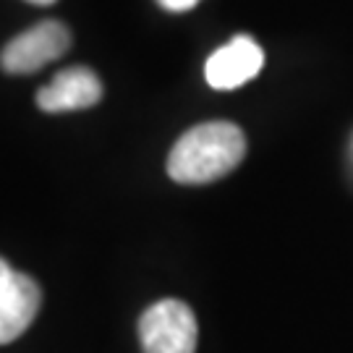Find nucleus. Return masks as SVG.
I'll return each mask as SVG.
<instances>
[{"label": "nucleus", "mask_w": 353, "mask_h": 353, "mask_svg": "<svg viewBox=\"0 0 353 353\" xmlns=\"http://www.w3.org/2000/svg\"><path fill=\"white\" fill-rule=\"evenodd\" d=\"M246 157V137L236 123L210 121L186 131L168 154V176L176 183L202 186L228 176Z\"/></svg>", "instance_id": "obj_1"}, {"label": "nucleus", "mask_w": 353, "mask_h": 353, "mask_svg": "<svg viewBox=\"0 0 353 353\" xmlns=\"http://www.w3.org/2000/svg\"><path fill=\"white\" fill-rule=\"evenodd\" d=\"M139 341L144 353H196V316L176 299L152 303L139 319Z\"/></svg>", "instance_id": "obj_2"}, {"label": "nucleus", "mask_w": 353, "mask_h": 353, "mask_svg": "<svg viewBox=\"0 0 353 353\" xmlns=\"http://www.w3.org/2000/svg\"><path fill=\"white\" fill-rule=\"evenodd\" d=\"M71 45V32L61 21H39L13 37L0 52L6 74H34L42 65L58 61Z\"/></svg>", "instance_id": "obj_3"}, {"label": "nucleus", "mask_w": 353, "mask_h": 353, "mask_svg": "<svg viewBox=\"0 0 353 353\" xmlns=\"http://www.w3.org/2000/svg\"><path fill=\"white\" fill-rule=\"evenodd\" d=\"M262 65H265L262 48L252 37L239 34L210 55L204 76L212 89H239L246 81H252L262 71Z\"/></svg>", "instance_id": "obj_4"}, {"label": "nucleus", "mask_w": 353, "mask_h": 353, "mask_svg": "<svg viewBox=\"0 0 353 353\" xmlns=\"http://www.w3.org/2000/svg\"><path fill=\"white\" fill-rule=\"evenodd\" d=\"M102 100V84L94 71L84 65L65 68L55 74L48 87L37 92V108L45 113H65V110H84Z\"/></svg>", "instance_id": "obj_5"}, {"label": "nucleus", "mask_w": 353, "mask_h": 353, "mask_svg": "<svg viewBox=\"0 0 353 353\" xmlns=\"http://www.w3.org/2000/svg\"><path fill=\"white\" fill-rule=\"evenodd\" d=\"M42 293L34 278L13 270L11 280L0 288V345L16 341L39 312Z\"/></svg>", "instance_id": "obj_6"}, {"label": "nucleus", "mask_w": 353, "mask_h": 353, "mask_svg": "<svg viewBox=\"0 0 353 353\" xmlns=\"http://www.w3.org/2000/svg\"><path fill=\"white\" fill-rule=\"evenodd\" d=\"M163 8H168V11H189V8H194L199 0H157Z\"/></svg>", "instance_id": "obj_7"}, {"label": "nucleus", "mask_w": 353, "mask_h": 353, "mask_svg": "<svg viewBox=\"0 0 353 353\" xmlns=\"http://www.w3.org/2000/svg\"><path fill=\"white\" fill-rule=\"evenodd\" d=\"M11 275H13V270L8 267V262H6V259H0V288L11 280Z\"/></svg>", "instance_id": "obj_8"}, {"label": "nucleus", "mask_w": 353, "mask_h": 353, "mask_svg": "<svg viewBox=\"0 0 353 353\" xmlns=\"http://www.w3.org/2000/svg\"><path fill=\"white\" fill-rule=\"evenodd\" d=\"M29 3H37V6H52L55 0H29Z\"/></svg>", "instance_id": "obj_9"}]
</instances>
